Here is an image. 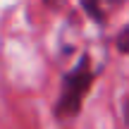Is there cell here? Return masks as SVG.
Segmentation results:
<instances>
[{
	"instance_id": "6da1fadb",
	"label": "cell",
	"mask_w": 129,
	"mask_h": 129,
	"mask_svg": "<svg viewBox=\"0 0 129 129\" xmlns=\"http://www.w3.org/2000/svg\"><path fill=\"white\" fill-rule=\"evenodd\" d=\"M93 79H96V72L91 67L88 55H81L69 72H64L60 81V96H57V103H55V115L60 120H72L81 112Z\"/></svg>"
},
{
	"instance_id": "7a4b0ae2",
	"label": "cell",
	"mask_w": 129,
	"mask_h": 129,
	"mask_svg": "<svg viewBox=\"0 0 129 129\" xmlns=\"http://www.w3.org/2000/svg\"><path fill=\"white\" fill-rule=\"evenodd\" d=\"M115 46H117V50H120V53L129 55V24H127L124 29H120V31H117V36H115Z\"/></svg>"
},
{
	"instance_id": "3957f363",
	"label": "cell",
	"mask_w": 129,
	"mask_h": 129,
	"mask_svg": "<svg viewBox=\"0 0 129 129\" xmlns=\"http://www.w3.org/2000/svg\"><path fill=\"white\" fill-rule=\"evenodd\" d=\"M122 112H124V120L129 124V98H124V103H122Z\"/></svg>"
}]
</instances>
